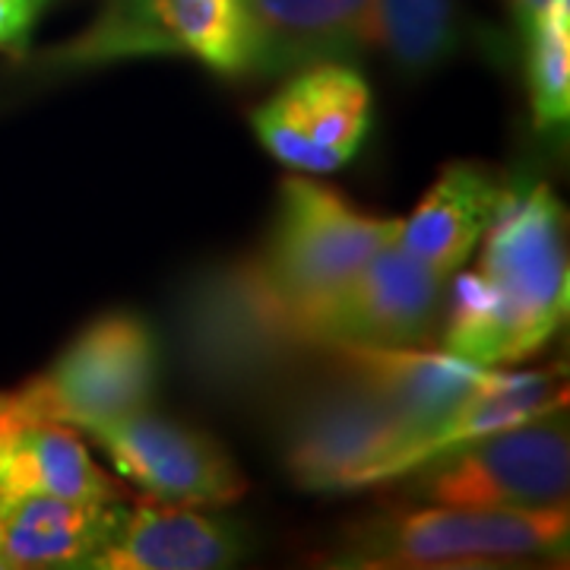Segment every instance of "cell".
Returning <instances> with one entry per match:
<instances>
[{"label": "cell", "mask_w": 570, "mask_h": 570, "mask_svg": "<svg viewBox=\"0 0 570 570\" xmlns=\"http://www.w3.org/2000/svg\"><path fill=\"white\" fill-rule=\"evenodd\" d=\"M400 219L367 216L346 197L305 175L279 187V206L264 254L250 261L269 302L292 321L302 346H311V326L377 250L396 242Z\"/></svg>", "instance_id": "1"}, {"label": "cell", "mask_w": 570, "mask_h": 570, "mask_svg": "<svg viewBox=\"0 0 570 570\" xmlns=\"http://www.w3.org/2000/svg\"><path fill=\"white\" fill-rule=\"evenodd\" d=\"M279 460L305 491H355L406 479L422 463V434L333 362L330 377L285 406Z\"/></svg>", "instance_id": "2"}, {"label": "cell", "mask_w": 570, "mask_h": 570, "mask_svg": "<svg viewBox=\"0 0 570 570\" xmlns=\"http://www.w3.org/2000/svg\"><path fill=\"white\" fill-rule=\"evenodd\" d=\"M570 539L568 508L494 510L431 504L362 523L330 564L336 568H482L558 558Z\"/></svg>", "instance_id": "3"}, {"label": "cell", "mask_w": 570, "mask_h": 570, "mask_svg": "<svg viewBox=\"0 0 570 570\" xmlns=\"http://www.w3.org/2000/svg\"><path fill=\"white\" fill-rule=\"evenodd\" d=\"M159 384V343L134 311H108L22 387L0 393V406L29 422L89 431L149 406Z\"/></svg>", "instance_id": "4"}, {"label": "cell", "mask_w": 570, "mask_h": 570, "mask_svg": "<svg viewBox=\"0 0 570 570\" xmlns=\"http://www.w3.org/2000/svg\"><path fill=\"white\" fill-rule=\"evenodd\" d=\"M479 273L494 292L508 362L535 355L568 317V216L549 184L504 190Z\"/></svg>", "instance_id": "5"}, {"label": "cell", "mask_w": 570, "mask_h": 570, "mask_svg": "<svg viewBox=\"0 0 570 570\" xmlns=\"http://www.w3.org/2000/svg\"><path fill=\"white\" fill-rule=\"evenodd\" d=\"M184 358L200 384L254 390L279 377L307 352L279 307L269 302L250 261L206 269L178 305Z\"/></svg>", "instance_id": "6"}, {"label": "cell", "mask_w": 570, "mask_h": 570, "mask_svg": "<svg viewBox=\"0 0 570 570\" xmlns=\"http://www.w3.org/2000/svg\"><path fill=\"white\" fill-rule=\"evenodd\" d=\"M412 494L448 508H568L570 441L558 412L444 450L412 469Z\"/></svg>", "instance_id": "7"}, {"label": "cell", "mask_w": 570, "mask_h": 570, "mask_svg": "<svg viewBox=\"0 0 570 570\" xmlns=\"http://www.w3.org/2000/svg\"><path fill=\"white\" fill-rule=\"evenodd\" d=\"M190 55L219 77H247V17L242 0H105L99 17L48 58L58 70Z\"/></svg>", "instance_id": "8"}, {"label": "cell", "mask_w": 570, "mask_h": 570, "mask_svg": "<svg viewBox=\"0 0 570 570\" xmlns=\"http://www.w3.org/2000/svg\"><path fill=\"white\" fill-rule=\"evenodd\" d=\"M374 115L365 77L343 61L295 70L283 89L250 111L257 140L302 175H330L362 149Z\"/></svg>", "instance_id": "9"}, {"label": "cell", "mask_w": 570, "mask_h": 570, "mask_svg": "<svg viewBox=\"0 0 570 570\" xmlns=\"http://www.w3.org/2000/svg\"><path fill=\"white\" fill-rule=\"evenodd\" d=\"M111 466L134 489L184 508H225L245 498L247 479L228 450L197 428L156 412H130L89 428Z\"/></svg>", "instance_id": "10"}, {"label": "cell", "mask_w": 570, "mask_h": 570, "mask_svg": "<svg viewBox=\"0 0 570 570\" xmlns=\"http://www.w3.org/2000/svg\"><path fill=\"white\" fill-rule=\"evenodd\" d=\"M444 283L441 273L387 245L317 314L311 346H425L444 307Z\"/></svg>", "instance_id": "11"}, {"label": "cell", "mask_w": 570, "mask_h": 570, "mask_svg": "<svg viewBox=\"0 0 570 570\" xmlns=\"http://www.w3.org/2000/svg\"><path fill=\"white\" fill-rule=\"evenodd\" d=\"M247 77H285L374 48V0H242Z\"/></svg>", "instance_id": "12"}, {"label": "cell", "mask_w": 570, "mask_h": 570, "mask_svg": "<svg viewBox=\"0 0 570 570\" xmlns=\"http://www.w3.org/2000/svg\"><path fill=\"white\" fill-rule=\"evenodd\" d=\"M245 554V527L153 498L130 510L118 508L111 535L89 568L219 570L238 564Z\"/></svg>", "instance_id": "13"}, {"label": "cell", "mask_w": 570, "mask_h": 570, "mask_svg": "<svg viewBox=\"0 0 570 570\" xmlns=\"http://www.w3.org/2000/svg\"><path fill=\"white\" fill-rule=\"evenodd\" d=\"M326 355L330 362L362 377L367 387L422 434V463L428 460V441L448 425L456 409L479 390L491 371L460 355L431 352L422 346H336L326 348Z\"/></svg>", "instance_id": "14"}, {"label": "cell", "mask_w": 570, "mask_h": 570, "mask_svg": "<svg viewBox=\"0 0 570 570\" xmlns=\"http://www.w3.org/2000/svg\"><path fill=\"white\" fill-rule=\"evenodd\" d=\"M504 190L485 165H448L419 206L400 219L393 245L448 279L485 238Z\"/></svg>", "instance_id": "15"}, {"label": "cell", "mask_w": 570, "mask_h": 570, "mask_svg": "<svg viewBox=\"0 0 570 570\" xmlns=\"http://www.w3.org/2000/svg\"><path fill=\"white\" fill-rule=\"evenodd\" d=\"M115 504L26 494L0 504L3 568H89L111 535Z\"/></svg>", "instance_id": "16"}, {"label": "cell", "mask_w": 570, "mask_h": 570, "mask_svg": "<svg viewBox=\"0 0 570 570\" xmlns=\"http://www.w3.org/2000/svg\"><path fill=\"white\" fill-rule=\"evenodd\" d=\"M26 494H51L80 504H118L121 489L86 450L77 428L29 422L0 456V504Z\"/></svg>", "instance_id": "17"}, {"label": "cell", "mask_w": 570, "mask_h": 570, "mask_svg": "<svg viewBox=\"0 0 570 570\" xmlns=\"http://www.w3.org/2000/svg\"><path fill=\"white\" fill-rule=\"evenodd\" d=\"M564 406H568L564 367H542V371L491 367L479 390L456 409V415L448 425L428 441V460L456 444L494 434V431H508V428L554 415Z\"/></svg>", "instance_id": "18"}, {"label": "cell", "mask_w": 570, "mask_h": 570, "mask_svg": "<svg viewBox=\"0 0 570 570\" xmlns=\"http://www.w3.org/2000/svg\"><path fill=\"white\" fill-rule=\"evenodd\" d=\"M374 48L409 80L441 70L460 48V3L374 0Z\"/></svg>", "instance_id": "19"}, {"label": "cell", "mask_w": 570, "mask_h": 570, "mask_svg": "<svg viewBox=\"0 0 570 570\" xmlns=\"http://www.w3.org/2000/svg\"><path fill=\"white\" fill-rule=\"evenodd\" d=\"M532 121L561 130L570 118V0H554L523 32Z\"/></svg>", "instance_id": "20"}, {"label": "cell", "mask_w": 570, "mask_h": 570, "mask_svg": "<svg viewBox=\"0 0 570 570\" xmlns=\"http://www.w3.org/2000/svg\"><path fill=\"white\" fill-rule=\"evenodd\" d=\"M444 311V352L460 355L482 367H498L508 362V340L501 314L494 305V292L485 276L460 273L450 285Z\"/></svg>", "instance_id": "21"}, {"label": "cell", "mask_w": 570, "mask_h": 570, "mask_svg": "<svg viewBox=\"0 0 570 570\" xmlns=\"http://www.w3.org/2000/svg\"><path fill=\"white\" fill-rule=\"evenodd\" d=\"M51 0H0V48L20 55Z\"/></svg>", "instance_id": "22"}, {"label": "cell", "mask_w": 570, "mask_h": 570, "mask_svg": "<svg viewBox=\"0 0 570 570\" xmlns=\"http://www.w3.org/2000/svg\"><path fill=\"white\" fill-rule=\"evenodd\" d=\"M551 3H554V0H510V10H513V20H517L520 36H523L532 22L539 20V17L549 10Z\"/></svg>", "instance_id": "23"}, {"label": "cell", "mask_w": 570, "mask_h": 570, "mask_svg": "<svg viewBox=\"0 0 570 570\" xmlns=\"http://www.w3.org/2000/svg\"><path fill=\"white\" fill-rule=\"evenodd\" d=\"M20 419L17 415H10L7 409L0 406V456H3V450H7V444H10V438L20 431ZM0 568H3V561H0Z\"/></svg>", "instance_id": "24"}]
</instances>
